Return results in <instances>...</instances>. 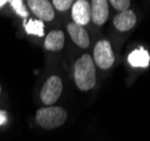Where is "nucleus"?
Masks as SVG:
<instances>
[{"mask_svg": "<svg viewBox=\"0 0 150 141\" xmlns=\"http://www.w3.org/2000/svg\"><path fill=\"white\" fill-rule=\"evenodd\" d=\"M75 81L78 88L83 91L94 88L96 84V67L89 54H83L75 64Z\"/></svg>", "mask_w": 150, "mask_h": 141, "instance_id": "obj_1", "label": "nucleus"}, {"mask_svg": "<svg viewBox=\"0 0 150 141\" xmlns=\"http://www.w3.org/2000/svg\"><path fill=\"white\" fill-rule=\"evenodd\" d=\"M68 114L64 108L60 106L42 107L36 112V122L44 129L51 130L61 126L67 121Z\"/></svg>", "mask_w": 150, "mask_h": 141, "instance_id": "obj_2", "label": "nucleus"}, {"mask_svg": "<svg viewBox=\"0 0 150 141\" xmlns=\"http://www.w3.org/2000/svg\"><path fill=\"white\" fill-rule=\"evenodd\" d=\"M94 63L100 69H108L114 63V53H113L111 43L106 40L98 41L94 47Z\"/></svg>", "mask_w": 150, "mask_h": 141, "instance_id": "obj_3", "label": "nucleus"}, {"mask_svg": "<svg viewBox=\"0 0 150 141\" xmlns=\"http://www.w3.org/2000/svg\"><path fill=\"white\" fill-rule=\"evenodd\" d=\"M62 93V81L60 77L51 76L44 82L42 90H41V99L42 103L47 106H52L59 98Z\"/></svg>", "mask_w": 150, "mask_h": 141, "instance_id": "obj_4", "label": "nucleus"}, {"mask_svg": "<svg viewBox=\"0 0 150 141\" xmlns=\"http://www.w3.org/2000/svg\"><path fill=\"white\" fill-rule=\"evenodd\" d=\"M30 10L38 16L41 21L51 22L54 18V8L47 0H28L27 1Z\"/></svg>", "mask_w": 150, "mask_h": 141, "instance_id": "obj_5", "label": "nucleus"}, {"mask_svg": "<svg viewBox=\"0 0 150 141\" xmlns=\"http://www.w3.org/2000/svg\"><path fill=\"white\" fill-rule=\"evenodd\" d=\"M90 13H91V9H90V2L87 0H78L75 1L74 5H72V19L74 23L83 26V25H87L90 22Z\"/></svg>", "mask_w": 150, "mask_h": 141, "instance_id": "obj_6", "label": "nucleus"}, {"mask_svg": "<svg viewBox=\"0 0 150 141\" xmlns=\"http://www.w3.org/2000/svg\"><path fill=\"white\" fill-rule=\"evenodd\" d=\"M90 18L98 26L104 25L108 18V2L106 0H93L90 2Z\"/></svg>", "mask_w": 150, "mask_h": 141, "instance_id": "obj_7", "label": "nucleus"}, {"mask_svg": "<svg viewBox=\"0 0 150 141\" xmlns=\"http://www.w3.org/2000/svg\"><path fill=\"white\" fill-rule=\"evenodd\" d=\"M68 32L72 41L76 44L83 49H87L89 46V36L87 30L83 28V26H80L76 23H70L68 24Z\"/></svg>", "mask_w": 150, "mask_h": 141, "instance_id": "obj_8", "label": "nucleus"}, {"mask_svg": "<svg viewBox=\"0 0 150 141\" xmlns=\"http://www.w3.org/2000/svg\"><path fill=\"white\" fill-rule=\"evenodd\" d=\"M137 22V16L132 10H127L119 13L117 15L114 17L113 24L116 27V30L121 32H127L133 28Z\"/></svg>", "mask_w": 150, "mask_h": 141, "instance_id": "obj_9", "label": "nucleus"}, {"mask_svg": "<svg viewBox=\"0 0 150 141\" xmlns=\"http://www.w3.org/2000/svg\"><path fill=\"white\" fill-rule=\"evenodd\" d=\"M64 45V34L62 30H51L44 41V46L49 51H60Z\"/></svg>", "mask_w": 150, "mask_h": 141, "instance_id": "obj_10", "label": "nucleus"}, {"mask_svg": "<svg viewBox=\"0 0 150 141\" xmlns=\"http://www.w3.org/2000/svg\"><path fill=\"white\" fill-rule=\"evenodd\" d=\"M129 63L134 68H146L150 63V55L144 49H137L129 54Z\"/></svg>", "mask_w": 150, "mask_h": 141, "instance_id": "obj_11", "label": "nucleus"}, {"mask_svg": "<svg viewBox=\"0 0 150 141\" xmlns=\"http://www.w3.org/2000/svg\"><path fill=\"white\" fill-rule=\"evenodd\" d=\"M25 30L27 34H33V35L42 37L44 35V24L42 21L30 19L28 23L25 24Z\"/></svg>", "mask_w": 150, "mask_h": 141, "instance_id": "obj_12", "label": "nucleus"}, {"mask_svg": "<svg viewBox=\"0 0 150 141\" xmlns=\"http://www.w3.org/2000/svg\"><path fill=\"white\" fill-rule=\"evenodd\" d=\"M9 4L11 5V7L15 9V11L19 16H22L24 18L28 16V13H27L25 5H24V2L22 0H11V1H9Z\"/></svg>", "mask_w": 150, "mask_h": 141, "instance_id": "obj_13", "label": "nucleus"}, {"mask_svg": "<svg viewBox=\"0 0 150 141\" xmlns=\"http://www.w3.org/2000/svg\"><path fill=\"white\" fill-rule=\"evenodd\" d=\"M110 4H112V6L114 9H116L117 11H127L129 10V7L131 5L130 0H112Z\"/></svg>", "mask_w": 150, "mask_h": 141, "instance_id": "obj_14", "label": "nucleus"}, {"mask_svg": "<svg viewBox=\"0 0 150 141\" xmlns=\"http://www.w3.org/2000/svg\"><path fill=\"white\" fill-rule=\"evenodd\" d=\"M51 4L53 7H55L58 10L66 11L74 5V1L72 0H53Z\"/></svg>", "mask_w": 150, "mask_h": 141, "instance_id": "obj_15", "label": "nucleus"}, {"mask_svg": "<svg viewBox=\"0 0 150 141\" xmlns=\"http://www.w3.org/2000/svg\"><path fill=\"white\" fill-rule=\"evenodd\" d=\"M6 122H7V113H6V111L0 110V125L5 124Z\"/></svg>", "mask_w": 150, "mask_h": 141, "instance_id": "obj_16", "label": "nucleus"}, {"mask_svg": "<svg viewBox=\"0 0 150 141\" xmlns=\"http://www.w3.org/2000/svg\"><path fill=\"white\" fill-rule=\"evenodd\" d=\"M9 1H7V0H0V8H2L6 4H8Z\"/></svg>", "mask_w": 150, "mask_h": 141, "instance_id": "obj_17", "label": "nucleus"}, {"mask_svg": "<svg viewBox=\"0 0 150 141\" xmlns=\"http://www.w3.org/2000/svg\"><path fill=\"white\" fill-rule=\"evenodd\" d=\"M0 90H1V89H0Z\"/></svg>", "mask_w": 150, "mask_h": 141, "instance_id": "obj_18", "label": "nucleus"}]
</instances>
